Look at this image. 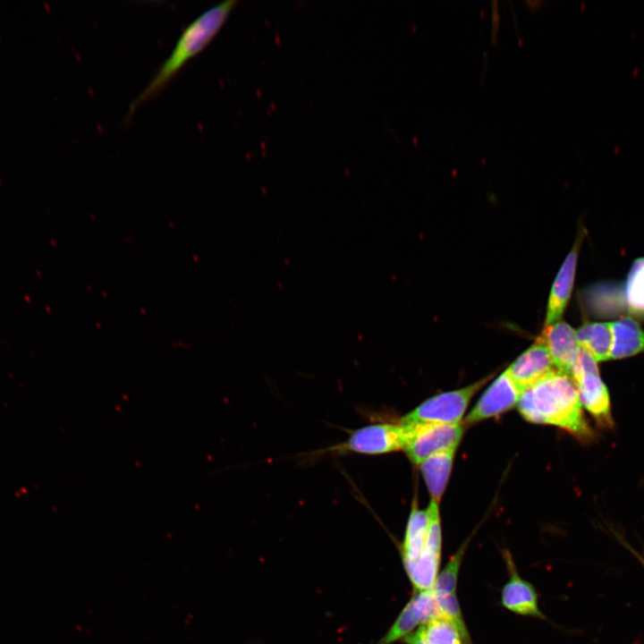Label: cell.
<instances>
[{
	"label": "cell",
	"mask_w": 644,
	"mask_h": 644,
	"mask_svg": "<svg viewBox=\"0 0 644 644\" xmlns=\"http://www.w3.org/2000/svg\"><path fill=\"white\" fill-rule=\"evenodd\" d=\"M518 410L530 422L555 426L579 438L591 436L572 379L557 369L521 393Z\"/></svg>",
	"instance_id": "6da1fadb"
},
{
	"label": "cell",
	"mask_w": 644,
	"mask_h": 644,
	"mask_svg": "<svg viewBox=\"0 0 644 644\" xmlns=\"http://www.w3.org/2000/svg\"><path fill=\"white\" fill-rule=\"evenodd\" d=\"M238 1L227 0L197 16L179 36L170 55L130 106L128 116L146 101L159 94L193 57L213 40L222 29Z\"/></svg>",
	"instance_id": "7a4b0ae2"
},
{
	"label": "cell",
	"mask_w": 644,
	"mask_h": 644,
	"mask_svg": "<svg viewBox=\"0 0 644 644\" xmlns=\"http://www.w3.org/2000/svg\"><path fill=\"white\" fill-rule=\"evenodd\" d=\"M492 377L490 375L468 386L428 399L405 415L401 423H461L471 398Z\"/></svg>",
	"instance_id": "3957f363"
},
{
	"label": "cell",
	"mask_w": 644,
	"mask_h": 644,
	"mask_svg": "<svg viewBox=\"0 0 644 644\" xmlns=\"http://www.w3.org/2000/svg\"><path fill=\"white\" fill-rule=\"evenodd\" d=\"M571 378L582 406L601 427H610L613 421L607 388L600 378L597 361L583 349L572 370Z\"/></svg>",
	"instance_id": "277c9868"
},
{
	"label": "cell",
	"mask_w": 644,
	"mask_h": 644,
	"mask_svg": "<svg viewBox=\"0 0 644 644\" xmlns=\"http://www.w3.org/2000/svg\"><path fill=\"white\" fill-rule=\"evenodd\" d=\"M408 429V441L404 447L410 460L420 464L437 453L457 448L464 431L462 423H402Z\"/></svg>",
	"instance_id": "5b68a950"
},
{
	"label": "cell",
	"mask_w": 644,
	"mask_h": 644,
	"mask_svg": "<svg viewBox=\"0 0 644 644\" xmlns=\"http://www.w3.org/2000/svg\"><path fill=\"white\" fill-rule=\"evenodd\" d=\"M407 441L408 429L404 424H376L354 431L340 448L360 453L378 454L404 449Z\"/></svg>",
	"instance_id": "8992f818"
},
{
	"label": "cell",
	"mask_w": 644,
	"mask_h": 644,
	"mask_svg": "<svg viewBox=\"0 0 644 644\" xmlns=\"http://www.w3.org/2000/svg\"><path fill=\"white\" fill-rule=\"evenodd\" d=\"M521 394L507 371H504L484 392L462 425L471 426L509 411L518 404Z\"/></svg>",
	"instance_id": "52a82bcc"
},
{
	"label": "cell",
	"mask_w": 644,
	"mask_h": 644,
	"mask_svg": "<svg viewBox=\"0 0 644 644\" xmlns=\"http://www.w3.org/2000/svg\"><path fill=\"white\" fill-rule=\"evenodd\" d=\"M440 616L432 589L417 591L377 644H392L406 638L416 627Z\"/></svg>",
	"instance_id": "ba28073f"
},
{
	"label": "cell",
	"mask_w": 644,
	"mask_h": 644,
	"mask_svg": "<svg viewBox=\"0 0 644 644\" xmlns=\"http://www.w3.org/2000/svg\"><path fill=\"white\" fill-rule=\"evenodd\" d=\"M538 340L546 345L555 369L571 377L581 351L576 330L558 321L546 326Z\"/></svg>",
	"instance_id": "9c48e42d"
},
{
	"label": "cell",
	"mask_w": 644,
	"mask_h": 644,
	"mask_svg": "<svg viewBox=\"0 0 644 644\" xmlns=\"http://www.w3.org/2000/svg\"><path fill=\"white\" fill-rule=\"evenodd\" d=\"M504 558L509 572V580L501 591L503 606L519 615L545 619L538 607V594L534 586L521 578L508 551L504 553Z\"/></svg>",
	"instance_id": "30bf717a"
},
{
	"label": "cell",
	"mask_w": 644,
	"mask_h": 644,
	"mask_svg": "<svg viewBox=\"0 0 644 644\" xmlns=\"http://www.w3.org/2000/svg\"><path fill=\"white\" fill-rule=\"evenodd\" d=\"M555 369L546 345L537 339L506 371L522 393Z\"/></svg>",
	"instance_id": "8fae6325"
},
{
	"label": "cell",
	"mask_w": 644,
	"mask_h": 644,
	"mask_svg": "<svg viewBox=\"0 0 644 644\" xmlns=\"http://www.w3.org/2000/svg\"><path fill=\"white\" fill-rule=\"evenodd\" d=\"M582 238V235L577 237L553 283L547 307L546 326L560 321L570 300Z\"/></svg>",
	"instance_id": "7c38bea8"
},
{
	"label": "cell",
	"mask_w": 644,
	"mask_h": 644,
	"mask_svg": "<svg viewBox=\"0 0 644 644\" xmlns=\"http://www.w3.org/2000/svg\"><path fill=\"white\" fill-rule=\"evenodd\" d=\"M613 344L610 359L619 360L644 352V331L637 321L623 317L611 322Z\"/></svg>",
	"instance_id": "4fadbf2b"
},
{
	"label": "cell",
	"mask_w": 644,
	"mask_h": 644,
	"mask_svg": "<svg viewBox=\"0 0 644 644\" xmlns=\"http://www.w3.org/2000/svg\"><path fill=\"white\" fill-rule=\"evenodd\" d=\"M456 448L431 455L420 464V470L431 500L439 504L448 482Z\"/></svg>",
	"instance_id": "5bb4252c"
},
{
	"label": "cell",
	"mask_w": 644,
	"mask_h": 644,
	"mask_svg": "<svg viewBox=\"0 0 644 644\" xmlns=\"http://www.w3.org/2000/svg\"><path fill=\"white\" fill-rule=\"evenodd\" d=\"M581 349L597 361L610 360L613 333L611 322L585 323L576 330Z\"/></svg>",
	"instance_id": "9a60e30c"
},
{
	"label": "cell",
	"mask_w": 644,
	"mask_h": 644,
	"mask_svg": "<svg viewBox=\"0 0 644 644\" xmlns=\"http://www.w3.org/2000/svg\"><path fill=\"white\" fill-rule=\"evenodd\" d=\"M428 527V510H419L414 501L401 546L402 564L415 561L424 549Z\"/></svg>",
	"instance_id": "2e32d148"
},
{
	"label": "cell",
	"mask_w": 644,
	"mask_h": 644,
	"mask_svg": "<svg viewBox=\"0 0 644 644\" xmlns=\"http://www.w3.org/2000/svg\"><path fill=\"white\" fill-rule=\"evenodd\" d=\"M406 644H464L454 624L443 616L420 625L403 639Z\"/></svg>",
	"instance_id": "e0dca14e"
},
{
	"label": "cell",
	"mask_w": 644,
	"mask_h": 644,
	"mask_svg": "<svg viewBox=\"0 0 644 644\" xmlns=\"http://www.w3.org/2000/svg\"><path fill=\"white\" fill-rule=\"evenodd\" d=\"M624 300L632 314L644 317V258L636 259L629 271Z\"/></svg>",
	"instance_id": "ac0fdd59"
},
{
	"label": "cell",
	"mask_w": 644,
	"mask_h": 644,
	"mask_svg": "<svg viewBox=\"0 0 644 644\" xmlns=\"http://www.w3.org/2000/svg\"><path fill=\"white\" fill-rule=\"evenodd\" d=\"M465 550L466 545H462L449 559L444 570L438 573L435 584L431 588L435 595L456 593L459 570Z\"/></svg>",
	"instance_id": "d6986e66"
},
{
	"label": "cell",
	"mask_w": 644,
	"mask_h": 644,
	"mask_svg": "<svg viewBox=\"0 0 644 644\" xmlns=\"http://www.w3.org/2000/svg\"><path fill=\"white\" fill-rule=\"evenodd\" d=\"M491 21H492V30H491V38L494 43L496 42L497 39V33L498 29L500 26V15L497 9V1H492V15H491Z\"/></svg>",
	"instance_id": "ffe728a7"
},
{
	"label": "cell",
	"mask_w": 644,
	"mask_h": 644,
	"mask_svg": "<svg viewBox=\"0 0 644 644\" xmlns=\"http://www.w3.org/2000/svg\"><path fill=\"white\" fill-rule=\"evenodd\" d=\"M525 3L528 4L529 5H531L533 4L538 5V4H542L543 2L542 1H526Z\"/></svg>",
	"instance_id": "44dd1931"
}]
</instances>
